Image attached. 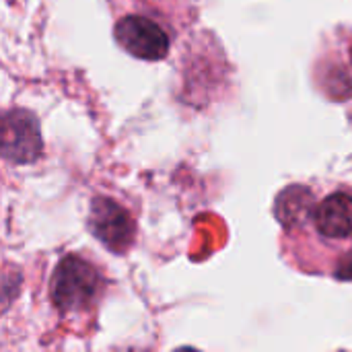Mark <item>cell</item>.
I'll return each mask as SVG.
<instances>
[{"instance_id":"obj_8","label":"cell","mask_w":352,"mask_h":352,"mask_svg":"<svg viewBox=\"0 0 352 352\" xmlns=\"http://www.w3.org/2000/svg\"><path fill=\"white\" fill-rule=\"evenodd\" d=\"M351 60H352V50H351Z\"/></svg>"},{"instance_id":"obj_1","label":"cell","mask_w":352,"mask_h":352,"mask_svg":"<svg viewBox=\"0 0 352 352\" xmlns=\"http://www.w3.org/2000/svg\"><path fill=\"white\" fill-rule=\"evenodd\" d=\"M101 287V276L99 272L85 260L76 256L64 258L50 283V297L52 303L60 311H80L89 307Z\"/></svg>"},{"instance_id":"obj_3","label":"cell","mask_w":352,"mask_h":352,"mask_svg":"<svg viewBox=\"0 0 352 352\" xmlns=\"http://www.w3.org/2000/svg\"><path fill=\"white\" fill-rule=\"evenodd\" d=\"M91 231L111 252L124 254L134 239L132 217L109 198H95L91 204Z\"/></svg>"},{"instance_id":"obj_2","label":"cell","mask_w":352,"mask_h":352,"mask_svg":"<svg viewBox=\"0 0 352 352\" xmlns=\"http://www.w3.org/2000/svg\"><path fill=\"white\" fill-rule=\"evenodd\" d=\"M118 43L140 60H163L169 52V35L155 21L130 14L116 25Z\"/></svg>"},{"instance_id":"obj_5","label":"cell","mask_w":352,"mask_h":352,"mask_svg":"<svg viewBox=\"0 0 352 352\" xmlns=\"http://www.w3.org/2000/svg\"><path fill=\"white\" fill-rule=\"evenodd\" d=\"M316 227L324 237L344 239L352 235V196L336 192L316 208Z\"/></svg>"},{"instance_id":"obj_4","label":"cell","mask_w":352,"mask_h":352,"mask_svg":"<svg viewBox=\"0 0 352 352\" xmlns=\"http://www.w3.org/2000/svg\"><path fill=\"white\" fill-rule=\"evenodd\" d=\"M2 155L12 163H31L41 155L37 120L23 109H12L2 124Z\"/></svg>"},{"instance_id":"obj_7","label":"cell","mask_w":352,"mask_h":352,"mask_svg":"<svg viewBox=\"0 0 352 352\" xmlns=\"http://www.w3.org/2000/svg\"><path fill=\"white\" fill-rule=\"evenodd\" d=\"M338 278H352V252L351 254H346L344 258H342V262H340V266H338Z\"/></svg>"},{"instance_id":"obj_6","label":"cell","mask_w":352,"mask_h":352,"mask_svg":"<svg viewBox=\"0 0 352 352\" xmlns=\"http://www.w3.org/2000/svg\"><path fill=\"white\" fill-rule=\"evenodd\" d=\"M311 192L305 188H289L285 194L278 196V206H276V217L283 221V225L291 227L295 223H301V219L309 212L311 208Z\"/></svg>"}]
</instances>
